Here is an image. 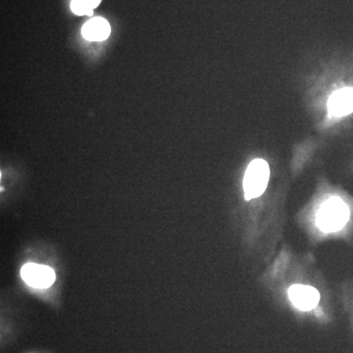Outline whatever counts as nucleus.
<instances>
[{
    "label": "nucleus",
    "mask_w": 353,
    "mask_h": 353,
    "mask_svg": "<svg viewBox=\"0 0 353 353\" xmlns=\"http://www.w3.org/2000/svg\"><path fill=\"white\" fill-rule=\"evenodd\" d=\"M350 216L347 203L340 197L332 196L320 206L316 215V223L324 233H333L347 225Z\"/></svg>",
    "instance_id": "obj_1"
},
{
    "label": "nucleus",
    "mask_w": 353,
    "mask_h": 353,
    "mask_svg": "<svg viewBox=\"0 0 353 353\" xmlns=\"http://www.w3.org/2000/svg\"><path fill=\"white\" fill-rule=\"evenodd\" d=\"M270 176L269 165L263 159L253 160L246 169L243 190L246 201L256 199L264 194Z\"/></svg>",
    "instance_id": "obj_2"
},
{
    "label": "nucleus",
    "mask_w": 353,
    "mask_h": 353,
    "mask_svg": "<svg viewBox=\"0 0 353 353\" xmlns=\"http://www.w3.org/2000/svg\"><path fill=\"white\" fill-rule=\"evenodd\" d=\"M21 277L32 288L46 289L54 283L55 273L50 267L29 263L23 267Z\"/></svg>",
    "instance_id": "obj_3"
},
{
    "label": "nucleus",
    "mask_w": 353,
    "mask_h": 353,
    "mask_svg": "<svg viewBox=\"0 0 353 353\" xmlns=\"http://www.w3.org/2000/svg\"><path fill=\"white\" fill-rule=\"evenodd\" d=\"M289 297L294 305L303 311L315 308L320 301L319 292L310 285H292L289 290Z\"/></svg>",
    "instance_id": "obj_4"
},
{
    "label": "nucleus",
    "mask_w": 353,
    "mask_h": 353,
    "mask_svg": "<svg viewBox=\"0 0 353 353\" xmlns=\"http://www.w3.org/2000/svg\"><path fill=\"white\" fill-rule=\"evenodd\" d=\"M330 117H343L353 112V88L334 92L328 102Z\"/></svg>",
    "instance_id": "obj_5"
},
{
    "label": "nucleus",
    "mask_w": 353,
    "mask_h": 353,
    "mask_svg": "<svg viewBox=\"0 0 353 353\" xmlns=\"http://www.w3.org/2000/svg\"><path fill=\"white\" fill-rule=\"evenodd\" d=\"M110 32V25L108 21L101 17L88 21L82 29L83 38L92 41H105Z\"/></svg>",
    "instance_id": "obj_6"
},
{
    "label": "nucleus",
    "mask_w": 353,
    "mask_h": 353,
    "mask_svg": "<svg viewBox=\"0 0 353 353\" xmlns=\"http://www.w3.org/2000/svg\"><path fill=\"white\" fill-rule=\"evenodd\" d=\"M101 2V0H73L71 3L72 11L77 15L90 16Z\"/></svg>",
    "instance_id": "obj_7"
}]
</instances>
